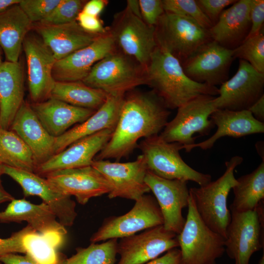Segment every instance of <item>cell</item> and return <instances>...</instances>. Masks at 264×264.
I'll return each mask as SVG.
<instances>
[{
	"mask_svg": "<svg viewBox=\"0 0 264 264\" xmlns=\"http://www.w3.org/2000/svg\"><path fill=\"white\" fill-rule=\"evenodd\" d=\"M170 114L162 99L153 90L127 92L111 136L94 159L119 161L128 157L140 139L159 134Z\"/></svg>",
	"mask_w": 264,
	"mask_h": 264,
	"instance_id": "1",
	"label": "cell"
},
{
	"mask_svg": "<svg viewBox=\"0 0 264 264\" xmlns=\"http://www.w3.org/2000/svg\"><path fill=\"white\" fill-rule=\"evenodd\" d=\"M146 85L153 88L168 109H177L199 95L219 94L217 87L189 78L179 60L158 46L146 67Z\"/></svg>",
	"mask_w": 264,
	"mask_h": 264,
	"instance_id": "2",
	"label": "cell"
},
{
	"mask_svg": "<svg viewBox=\"0 0 264 264\" xmlns=\"http://www.w3.org/2000/svg\"><path fill=\"white\" fill-rule=\"evenodd\" d=\"M242 161L241 156L232 157L225 162V171L217 180L189 189L190 195L201 220L212 230L224 239L231 220L230 211L227 207L228 196L237 183L235 169Z\"/></svg>",
	"mask_w": 264,
	"mask_h": 264,
	"instance_id": "3",
	"label": "cell"
},
{
	"mask_svg": "<svg viewBox=\"0 0 264 264\" xmlns=\"http://www.w3.org/2000/svg\"><path fill=\"white\" fill-rule=\"evenodd\" d=\"M146 67L118 49L96 63L83 82L108 95H125L146 84Z\"/></svg>",
	"mask_w": 264,
	"mask_h": 264,
	"instance_id": "4",
	"label": "cell"
},
{
	"mask_svg": "<svg viewBox=\"0 0 264 264\" xmlns=\"http://www.w3.org/2000/svg\"><path fill=\"white\" fill-rule=\"evenodd\" d=\"M187 207L183 228L177 235L179 264H216L225 252V239L201 220L190 195Z\"/></svg>",
	"mask_w": 264,
	"mask_h": 264,
	"instance_id": "5",
	"label": "cell"
},
{
	"mask_svg": "<svg viewBox=\"0 0 264 264\" xmlns=\"http://www.w3.org/2000/svg\"><path fill=\"white\" fill-rule=\"evenodd\" d=\"M182 146L167 142L158 134L144 138L137 147L145 158L148 170L160 177L192 181L199 186L211 181L210 175L199 172L184 161L179 154Z\"/></svg>",
	"mask_w": 264,
	"mask_h": 264,
	"instance_id": "6",
	"label": "cell"
},
{
	"mask_svg": "<svg viewBox=\"0 0 264 264\" xmlns=\"http://www.w3.org/2000/svg\"><path fill=\"white\" fill-rule=\"evenodd\" d=\"M157 45L181 64L198 48L212 41L209 30L184 16L164 12L155 26Z\"/></svg>",
	"mask_w": 264,
	"mask_h": 264,
	"instance_id": "7",
	"label": "cell"
},
{
	"mask_svg": "<svg viewBox=\"0 0 264 264\" xmlns=\"http://www.w3.org/2000/svg\"><path fill=\"white\" fill-rule=\"evenodd\" d=\"M230 211L225 251L234 264H249L252 255L264 248V201L253 210Z\"/></svg>",
	"mask_w": 264,
	"mask_h": 264,
	"instance_id": "8",
	"label": "cell"
},
{
	"mask_svg": "<svg viewBox=\"0 0 264 264\" xmlns=\"http://www.w3.org/2000/svg\"><path fill=\"white\" fill-rule=\"evenodd\" d=\"M216 96L201 95L177 108L175 117L168 122L160 133L167 142H176L184 146L195 143L197 136L208 135L215 126L210 116L216 109Z\"/></svg>",
	"mask_w": 264,
	"mask_h": 264,
	"instance_id": "9",
	"label": "cell"
},
{
	"mask_svg": "<svg viewBox=\"0 0 264 264\" xmlns=\"http://www.w3.org/2000/svg\"><path fill=\"white\" fill-rule=\"evenodd\" d=\"M108 29L116 48L146 67L157 46L155 27L146 24L126 7L115 14Z\"/></svg>",
	"mask_w": 264,
	"mask_h": 264,
	"instance_id": "10",
	"label": "cell"
},
{
	"mask_svg": "<svg viewBox=\"0 0 264 264\" xmlns=\"http://www.w3.org/2000/svg\"><path fill=\"white\" fill-rule=\"evenodd\" d=\"M163 224V218L155 198L145 194L135 201L133 207L127 213L105 219L90 241L96 243L121 239Z\"/></svg>",
	"mask_w": 264,
	"mask_h": 264,
	"instance_id": "11",
	"label": "cell"
},
{
	"mask_svg": "<svg viewBox=\"0 0 264 264\" xmlns=\"http://www.w3.org/2000/svg\"><path fill=\"white\" fill-rule=\"evenodd\" d=\"M91 166L110 185V199L121 198L135 201L150 191L145 181L148 169L142 154L134 161L128 162L94 159Z\"/></svg>",
	"mask_w": 264,
	"mask_h": 264,
	"instance_id": "12",
	"label": "cell"
},
{
	"mask_svg": "<svg viewBox=\"0 0 264 264\" xmlns=\"http://www.w3.org/2000/svg\"><path fill=\"white\" fill-rule=\"evenodd\" d=\"M264 73L240 59L236 73L223 83L215 98L217 109L248 110L264 95Z\"/></svg>",
	"mask_w": 264,
	"mask_h": 264,
	"instance_id": "13",
	"label": "cell"
},
{
	"mask_svg": "<svg viewBox=\"0 0 264 264\" xmlns=\"http://www.w3.org/2000/svg\"><path fill=\"white\" fill-rule=\"evenodd\" d=\"M233 50L212 40L201 45L181 64L193 81L216 87L228 80Z\"/></svg>",
	"mask_w": 264,
	"mask_h": 264,
	"instance_id": "14",
	"label": "cell"
},
{
	"mask_svg": "<svg viewBox=\"0 0 264 264\" xmlns=\"http://www.w3.org/2000/svg\"><path fill=\"white\" fill-rule=\"evenodd\" d=\"M3 174L8 176L19 184L25 197H40L63 226L73 225L77 214L76 203L70 196L63 194L46 178L33 172L3 165Z\"/></svg>",
	"mask_w": 264,
	"mask_h": 264,
	"instance_id": "15",
	"label": "cell"
},
{
	"mask_svg": "<svg viewBox=\"0 0 264 264\" xmlns=\"http://www.w3.org/2000/svg\"><path fill=\"white\" fill-rule=\"evenodd\" d=\"M178 246L176 234L167 230L163 225L154 226L120 239L117 248L120 259L117 264H143Z\"/></svg>",
	"mask_w": 264,
	"mask_h": 264,
	"instance_id": "16",
	"label": "cell"
},
{
	"mask_svg": "<svg viewBox=\"0 0 264 264\" xmlns=\"http://www.w3.org/2000/svg\"><path fill=\"white\" fill-rule=\"evenodd\" d=\"M145 181L159 206L163 218V227L167 230L179 234L185 222L182 210L188 206L190 198L187 182L165 179L148 170Z\"/></svg>",
	"mask_w": 264,
	"mask_h": 264,
	"instance_id": "17",
	"label": "cell"
},
{
	"mask_svg": "<svg viewBox=\"0 0 264 264\" xmlns=\"http://www.w3.org/2000/svg\"><path fill=\"white\" fill-rule=\"evenodd\" d=\"M22 47L31 100L33 103L44 101L50 97L56 82L52 70L56 60L40 37L27 35Z\"/></svg>",
	"mask_w": 264,
	"mask_h": 264,
	"instance_id": "18",
	"label": "cell"
},
{
	"mask_svg": "<svg viewBox=\"0 0 264 264\" xmlns=\"http://www.w3.org/2000/svg\"><path fill=\"white\" fill-rule=\"evenodd\" d=\"M44 176L63 194L86 204L92 198L109 194L111 186L105 177L91 166L59 170Z\"/></svg>",
	"mask_w": 264,
	"mask_h": 264,
	"instance_id": "19",
	"label": "cell"
},
{
	"mask_svg": "<svg viewBox=\"0 0 264 264\" xmlns=\"http://www.w3.org/2000/svg\"><path fill=\"white\" fill-rule=\"evenodd\" d=\"M116 49L108 29L88 45L57 60L53 77L56 82L82 81L96 63Z\"/></svg>",
	"mask_w": 264,
	"mask_h": 264,
	"instance_id": "20",
	"label": "cell"
},
{
	"mask_svg": "<svg viewBox=\"0 0 264 264\" xmlns=\"http://www.w3.org/2000/svg\"><path fill=\"white\" fill-rule=\"evenodd\" d=\"M114 130H103L77 140L39 165L35 173L42 176L59 170L91 166L96 155L110 139Z\"/></svg>",
	"mask_w": 264,
	"mask_h": 264,
	"instance_id": "21",
	"label": "cell"
},
{
	"mask_svg": "<svg viewBox=\"0 0 264 264\" xmlns=\"http://www.w3.org/2000/svg\"><path fill=\"white\" fill-rule=\"evenodd\" d=\"M210 118L217 127L215 133L201 142L182 146L181 150L185 149L186 152L196 148L206 150L212 148L217 140L224 136L239 138L264 132V123L256 119L248 110L216 109Z\"/></svg>",
	"mask_w": 264,
	"mask_h": 264,
	"instance_id": "22",
	"label": "cell"
},
{
	"mask_svg": "<svg viewBox=\"0 0 264 264\" xmlns=\"http://www.w3.org/2000/svg\"><path fill=\"white\" fill-rule=\"evenodd\" d=\"M10 129L29 148L37 166L54 155L55 137L45 130L31 105L25 101L16 113Z\"/></svg>",
	"mask_w": 264,
	"mask_h": 264,
	"instance_id": "23",
	"label": "cell"
},
{
	"mask_svg": "<svg viewBox=\"0 0 264 264\" xmlns=\"http://www.w3.org/2000/svg\"><path fill=\"white\" fill-rule=\"evenodd\" d=\"M124 96L108 95L103 105L88 119L55 137L54 154L84 137L103 130L114 129Z\"/></svg>",
	"mask_w": 264,
	"mask_h": 264,
	"instance_id": "24",
	"label": "cell"
},
{
	"mask_svg": "<svg viewBox=\"0 0 264 264\" xmlns=\"http://www.w3.org/2000/svg\"><path fill=\"white\" fill-rule=\"evenodd\" d=\"M250 4L251 0H239L224 9L209 30L212 40L231 50L242 44L251 27Z\"/></svg>",
	"mask_w": 264,
	"mask_h": 264,
	"instance_id": "25",
	"label": "cell"
},
{
	"mask_svg": "<svg viewBox=\"0 0 264 264\" xmlns=\"http://www.w3.org/2000/svg\"><path fill=\"white\" fill-rule=\"evenodd\" d=\"M35 29L56 61L88 45L101 35L86 32L76 21L59 25L36 23Z\"/></svg>",
	"mask_w": 264,
	"mask_h": 264,
	"instance_id": "26",
	"label": "cell"
},
{
	"mask_svg": "<svg viewBox=\"0 0 264 264\" xmlns=\"http://www.w3.org/2000/svg\"><path fill=\"white\" fill-rule=\"evenodd\" d=\"M54 214L44 202L35 204L24 199L12 200L6 208L0 212V222L25 221L36 231L43 234H58L65 236L67 231Z\"/></svg>",
	"mask_w": 264,
	"mask_h": 264,
	"instance_id": "27",
	"label": "cell"
},
{
	"mask_svg": "<svg viewBox=\"0 0 264 264\" xmlns=\"http://www.w3.org/2000/svg\"><path fill=\"white\" fill-rule=\"evenodd\" d=\"M30 105L44 128L54 137L63 134L72 125L83 122L96 111L75 107L51 97Z\"/></svg>",
	"mask_w": 264,
	"mask_h": 264,
	"instance_id": "28",
	"label": "cell"
},
{
	"mask_svg": "<svg viewBox=\"0 0 264 264\" xmlns=\"http://www.w3.org/2000/svg\"><path fill=\"white\" fill-rule=\"evenodd\" d=\"M24 76L20 62L0 65V127L9 130L24 100Z\"/></svg>",
	"mask_w": 264,
	"mask_h": 264,
	"instance_id": "29",
	"label": "cell"
},
{
	"mask_svg": "<svg viewBox=\"0 0 264 264\" xmlns=\"http://www.w3.org/2000/svg\"><path fill=\"white\" fill-rule=\"evenodd\" d=\"M32 26L19 3L0 12V47L6 61H19L24 40Z\"/></svg>",
	"mask_w": 264,
	"mask_h": 264,
	"instance_id": "30",
	"label": "cell"
},
{
	"mask_svg": "<svg viewBox=\"0 0 264 264\" xmlns=\"http://www.w3.org/2000/svg\"><path fill=\"white\" fill-rule=\"evenodd\" d=\"M232 188L234 199L230 210L246 212L254 210L264 199V160L251 173L237 179Z\"/></svg>",
	"mask_w": 264,
	"mask_h": 264,
	"instance_id": "31",
	"label": "cell"
},
{
	"mask_svg": "<svg viewBox=\"0 0 264 264\" xmlns=\"http://www.w3.org/2000/svg\"><path fill=\"white\" fill-rule=\"evenodd\" d=\"M107 96L103 91L90 87L82 81L55 82L50 97L75 107L97 110L105 103Z\"/></svg>",
	"mask_w": 264,
	"mask_h": 264,
	"instance_id": "32",
	"label": "cell"
},
{
	"mask_svg": "<svg viewBox=\"0 0 264 264\" xmlns=\"http://www.w3.org/2000/svg\"><path fill=\"white\" fill-rule=\"evenodd\" d=\"M0 164L34 173L37 167L31 151L21 138L0 127Z\"/></svg>",
	"mask_w": 264,
	"mask_h": 264,
	"instance_id": "33",
	"label": "cell"
},
{
	"mask_svg": "<svg viewBox=\"0 0 264 264\" xmlns=\"http://www.w3.org/2000/svg\"><path fill=\"white\" fill-rule=\"evenodd\" d=\"M65 236L58 234H43L34 230L23 238L25 254L39 264H61L57 248L63 243Z\"/></svg>",
	"mask_w": 264,
	"mask_h": 264,
	"instance_id": "34",
	"label": "cell"
},
{
	"mask_svg": "<svg viewBox=\"0 0 264 264\" xmlns=\"http://www.w3.org/2000/svg\"><path fill=\"white\" fill-rule=\"evenodd\" d=\"M117 240L110 239L100 244L91 243L86 248H77L74 255L63 259L61 264H115Z\"/></svg>",
	"mask_w": 264,
	"mask_h": 264,
	"instance_id": "35",
	"label": "cell"
},
{
	"mask_svg": "<svg viewBox=\"0 0 264 264\" xmlns=\"http://www.w3.org/2000/svg\"><path fill=\"white\" fill-rule=\"evenodd\" d=\"M233 50L234 59L246 61L256 70L264 73V29L258 34L246 39Z\"/></svg>",
	"mask_w": 264,
	"mask_h": 264,
	"instance_id": "36",
	"label": "cell"
},
{
	"mask_svg": "<svg viewBox=\"0 0 264 264\" xmlns=\"http://www.w3.org/2000/svg\"><path fill=\"white\" fill-rule=\"evenodd\" d=\"M164 12L191 19L202 27L209 30L213 24L194 0H162Z\"/></svg>",
	"mask_w": 264,
	"mask_h": 264,
	"instance_id": "37",
	"label": "cell"
},
{
	"mask_svg": "<svg viewBox=\"0 0 264 264\" xmlns=\"http://www.w3.org/2000/svg\"><path fill=\"white\" fill-rule=\"evenodd\" d=\"M86 3L82 0H61L59 4L42 22L43 25H59L76 21Z\"/></svg>",
	"mask_w": 264,
	"mask_h": 264,
	"instance_id": "38",
	"label": "cell"
},
{
	"mask_svg": "<svg viewBox=\"0 0 264 264\" xmlns=\"http://www.w3.org/2000/svg\"><path fill=\"white\" fill-rule=\"evenodd\" d=\"M61 0H21L19 4L30 22L40 23L59 4Z\"/></svg>",
	"mask_w": 264,
	"mask_h": 264,
	"instance_id": "39",
	"label": "cell"
},
{
	"mask_svg": "<svg viewBox=\"0 0 264 264\" xmlns=\"http://www.w3.org/2000/svg\"><path fill=\"white\" fill-rule=\"evenodd\" d=\"M34 230L29 225L15 232L7 238H0V257L10 253H24L23 239L29 232Z\"/></svg>",
	"mask_w": 264,
	"mask_h": 264,
	"instance_id": "40",
	"label": "cell"
},
{
	"mask_svg": "<svg viewBox=\"0 0 264 264\" xmlns=\"http://www.w3.org/2000/svg\"><path fill=\"white\" fill-rule=\"evenodd\" d=\"M143 21L148 25L154 26L164 13L161 0H139Z\"/></svg>",
	"mask_w": 264,
	"mask_h": 264,
	"instance_id": "41",
	"label": "cell"
},
{
	"mask_svg": "<svg viewBox=\"0 0 264 264\" xmlns=\"http://www.w3.org/2000/svg\"><path fill=\"white\" fill-rule=\"evenodd\" d=\"M237 0H198V5L212 22L215 24L220 14L229 5H231Z\"/></svg>",
	"mask_w": 264,
	"mask_h": 264,
	"instance_id": "42",
	"label": "cell"
},
{
	"mask_svg": "<svg viewBox=\"0 0 264 264\" xmlns=\"http://www.w3.org/2000/svg\"><path fill=\"white\" fill-rule=\"evenodd\" d=\"M250 19L251 27L246 39L258 34L263 29L264 22V0H251Z\"/></svg>",
	"mask_w": 264,
	"mask_h": 264,
	"instance_id": "43",
	"label": "cell"
},
{
	"mask_svg": "<svg viewBox=\"0 0 264 264\" xmlns=\"http://www.w3.org/2000/svg\"><path fill=\"white\" fill-rule=\"evenodd\" d=\"M76 21L83 30L88 33L103 35L108 31V28L104 26L98 17L88 15L82 11L78 15Z\"/></svg>",
	"mask_w": 264,
	"mask_h": 264,
	"instance_id": "44",
	"label": "cell"
},
{
	"mask_svg": "<svg viewBox=\"0 0 264 264\" xmlns=\"http://www.w3.org/2000/svg\"><path fill=\"white\" fill-rule=\"evenodd\" d=\"M181 252L176 248L171 249L163 256L149 261L146 264H179Z\"/></svg>",
	"mask_w": 264,
	"mask_h": 264,
	"instance_id": "45",
	"label": "cell"
},
{
	"mask_svg": "<svg viewBox=\"0 0 264 264\" xmlns=\"http://www.w3.org/2000/svg\"><path fill=\"white\" fill-rule=\"evenodd\" d=\"M0 261L3 264H39L29 256L17 253H10L1 256Z\"/></svg>",
	"mask_w": 264,
	"mask_h": 264,
	"instance_id": "46",
	"label": "cell"
},
{
	"mask_svg": "<svg viewBox=\"0 0 264 264\" xmlns=\"http://www.w3.org/2000/svg\"><path fill=\"white\" fill-rule=\"evenodd\" d=\"M108 3V1L106 0H89L86 2L81 11L88 15L98 17Z\"/></svg>",
	"mask_w": 264,
	"mask_h": 264,
	"instance_id": "47",
	"label": "cell"
},
{
	"mask_svg": "<svg viewBox=\"0 0 264 264\" xmlns=\"http://www.w3.org/2000/svg\"><path fill=\"white\" fill-rule=\"evenodd\" d=\"M258 121L264 123V95L248 110Z\"/></svg>",
	"mask_w": 264,
	"mask_h": 264,
	"instance_id": "48",
	"label": "cell"
},
{
	"mask_svg": "<svg viewBox=\"0 0 264 264\" xmlns=\"http://www.w3.org/2000/svg\"><path fill=\"white\" fill-rule=\"evenodd\" d=\"M126 7L133 14L142 19L139 0H128Z\"/></svg>",
	"mask_w": 264,
	"mask_h": 264,
	"instance_id": "49",
	"label": "cell"
},
{
	"mask_svg": "<svg viewBox=\"0 0 264 264\" xmlns=\"http://www.w3.org/2000/svg\"><path fill=\"white\" fill-rule=\"evenodd\" d=\"M14 198L4 188L0 177V204L5 202L11 201Z\"/></svg>",
	"mask_w": 264,
	"mask_h": 264,
	"instance_id": "50",
	"label": "cell"
},
{
	"mask_svg": "<svg viewBox=\"0 0 264 264\" xmlns=\"http://www.w3.org/2000/svg\"><path fill=\"white\" fill-rule=\"evenodd\" d=\"M21 0H0V12H1L10 6L18 4Z\"/></svg>",
	"mask_w": 264,
	"mask_h": 264,
	"instance_id": "51",
	"label": "cell"
},
{
	"mask_svg": "<svg viewBox=\"0 0 264 264\" xmlns=\"http://www.w3.org/2000/svg\"><path fill=\"white\" fill-rule=\"evenodd\" d=\"M258 264H264V254L263 253V256L258 262Z\"/></svg>",
	"mask_w": 264,
	"mask_h": 264,
	"instance_id": "52",
	"label": "cell"
},
{
	"mask_svg": "<svg viewBox=\"0 0 264 264\" xmlns=\"http://www.w3.org/2000/svg\"><path fill=\"white\" fill-rule=\"evenodd\" d=\"M3 174V165L0 164V177Z\"/></svg>",
	"mask_w": 264,
	"mask_h": 264,
	"instance_id": "53",
	"label": "cell"
},
{
	"mask_svg": "<svg viewBox=\"0 0 264 264\" xmlns=\"http://www.w3.org/2000/svg\"><path fill=\"white\" fill-rule=\"evenodd\" d=\"M1 48L0 47V65L3 62L2 60L1 53Z\"/></svg>",
	"mask_w": 264,
	"mask_h": 264,
	"instance_id": "54",
	"label": "cell"
},
{
	"mask_svg": "<svg viewBox=\"0 0 264 264\" xmlns=\"http://www.w3.org/2000/svg\"><path fill=\"white\" fill-rule=\"evenodd\" d=\"M0 264H3L0 261Z\"/></svg>",
	"mask_w": 264,
	"mask_h": 264,
	"instance_id": "55",
	"label": "cell"
}]
</instances>
